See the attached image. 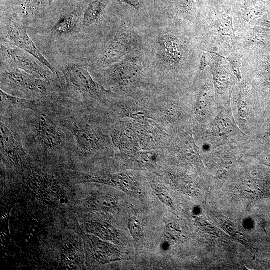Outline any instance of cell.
<instances>
[{"label":"cell","mask_w":270,"mask_h":270,"mask_svg":"<svg viewBox=\"0 0 270 270\" xmlns=\"http://www.w3.org/2000/svg\"><path fill=\"white\" fill-rule=\"evenodd\" d=\"M50 100L38 109L22 112L13 118L18 127L24 148L45 155L75 152L73 140L61 124Z\"/></svg>","instance_id":"cell-1"},{"label":"cell","mask_w":270,"mask_h":270,"mask_svg":"<svg viewBox=\"0 0 270 270\" xmlns=\"http://www.w3.org/2000/svg\"><path fill=\"white\" fill-rule=\"evenodd\" d=\"M190 24L186 21L174 22L158 31L152 42L156 63L170 70L192 64L199 68L206 50L196 26L190 28Z\"/></svg>","instance_id":"cell-2"},{"label":"cell","mask_w":270,"mask_h":270,"mask_svg":"<svg viewBox=\"0 0 270 270\" xmlns=\"http://www.w3.org/2000/svg\"><path fill=\"white\" fill-rule=\"evenodd\" d=\"M198 12L194 24L206 51L226 56L236 51L234 10L214 1Z\"/></svg>","instance_id":"cell-3"},{"label":"cell","mask_w":270,"mask_h":270,"mask_svg":"<svg viewBox=\"0 0 270 270\" xmlns=\"http://www.w3.org/2000/svg\"><path fill=\"white\" fill-rule=\"evenodd\" d=\"M0 82L1 86L21 92L28 99L46 100L54 96L50 80L38 78L8 66L1 68Z\"/></svg>","instance_id":"cell-4"},{"label":"cell","mask_w":270,"mask_h":270,"mask_svg":"<svg viewBox=\"0 0 270 270\" xmlns=\"http://www.w3.org/2000/svg\"><path fill=\"white\" fill-rule=\"evenodd\" d=\"M66 80V89L70 97L74 99L90 97L106 101L110 92L95 82L87 68L80 64H70L62 70Z\"/></svg>","instance_id":"cell-5"},{"label":"cell","mask_w":270,"mask_h":270,"mask_svg":"<svg viewBox=\"0 0 270 270\" xmlns=\"http://www.w3.org/2000/svg\"><path fill=\"white\" fill-rule=\"evenodd\" d=\"M142 42L141 38L134 30L122 28L104 48L98 60V66L106 68L118 62L126 55L138 50Z\"/></svg>","instance_id":"cell-6"},{"label":"cell","mask_w":270,"mask_h":270,"mask_svg":"<svg viewBox=\"0 0 270 270\" xmlns=\"http://www.w3.org/2000/svg\"><path fill=\"white\" fill-rule=\"evenodd\" d=\"M21 134L16 121L0 116V154L11 164L20 167L26 156Z\"/></svg>","instance_id":"cell-7"},{"label":"cell","mask_w":270,"mask_h":270,"mask_svg":"<svg viewBox=\"0 0 270 270\" xmlns=\"http://www.w3.org/2000/svg\"><path fill=\"white\" fill-rule=\"evenodd\" d=\"M1 54L8 66L24 70L38 78L50 80L52 75H54L34 56L14 46H2Z\"/></svg>","instance_id":"cell-8"},{"label":"cell","mask_w":270,"mask_h":270,"mask_svg":"<svg viewBox=\"0 0 270 270\" xmlns=\"http://www.w3.org/2000/svg\"><path fill=\"white\" fill-rule=\"evenodd\" d=\"M146 61L138 50L106 68V74L110 82L120 84L132 82L143 72Z\"/></svg>","instance_id":"cell-9"},{"label":"cell","mask_w":270,"mask_h":270,"mask_svg":"<svg viewBox=\"0 0 270 270\" xmlns=\"http://www.w3.org/2000/svg\"><path fill=\"white\" fill-rule=\"evenodd\" d=\"M6 28V37L10 44L34 56L59 78L58 72L40 52L34 42L28 36L26 26L22 22L10 18L7 22Z\"/></svg>","instance_id":"cell-10"},{"label":"cell","mask_w":270,"mask_h":270,"mask_svg":"<svg viewBox=\"0 0 270 270\" xmlns=\"http://www.w3.org/2000/svg\"><path fill=\"white\" fill-rule=\"evenodd\" d=\"M0 116L12 118L26 110H36L44 100L22 98L10 95L0 89Z\"/></svg>","instance_id":"cell-11"},{"label":"cell","mask_w":270,"mask_h":270,"mask_svg":"<svg viewBox=\"0 0 270 270\" xmlns=\"http://www.w3.org/2000/svg\"><path fill=\"white\" fill-rule=\"evenodd\" d=\"M78 16L74 12L66 14L55 22L52 28V32L56 36H66L78 34L80 30Z\"/></svg>","instance_id":"cell-12"},{"label":"cell","mask_w":270,"mask_h":270,"mask_svg":"<svg viewBox=\"0 0 270 270\" xmlns=\"http://www.w3.org/2000/svg\"><path fill=\"white\" fill-rule=\"evenodd\" d=\"M179 16L183 20L195 24L199 12L194 0H174Z\"/></svg>","instance_id":"cell-13"},{"label":"cell","mask_w":270,"mask_h":270,"mask_svg":"<svg viewBox=\"0 0 270 270\" xmlns=\"http://www.w3.org/2000/svg\"><path fill=\"white\" fill-rule=\"evenodd\" d=\"M106 6L98 0L92 2L84 12L82 20V24L85 26H89L98 22L102 16Z\"/></svg>","instance_id":"cell-14"},{"label":"cell","mask_w":270,"mask_h":270,"mask_svg":"<svg viewBox=\"0 0 270 270\" xmlns=\"http://www.w3.org/2000/svg\"><path fill=\"white\" fill-rule=\"evenodd\" d=\"M98 182L110 183L122 190L130 194L134 193L136 186L135 182L130 177L124 175H117L106 178H96Z\"/></svg>","instance_id":"cell-15"},{"label":"cell","mask_w":270,"mask_h":270,"mask_svg":"<svg viewBox=\"0 0 270 270\" xmlns=\"http://www.w3.org/2000/svg\"><path fill=\"white\" fill-rule=\"evenodd\" d=\"M228 61L233 74L236 77L238 81L240 82L242 79V56L237 51L232 52L226 56H224Z\"/></svg>","instance_id":"cell-16"},{"label":"cell","mask_w":270,"mask_h":270,"mask_svg":"<svg viewBox=\"0 0 270 270\" xmlns=\"http://www.w3.org/2000/svg\"><path fill=\"white\" fill-rule=\"evenodd\" d=\"M128 228L130 232L136 240H138L142 236V228L138 219L136 216H132L128 222Z\"/></svg>","instance_id":"cell-17"},{"label":"cell","mask_w":270,"mask_h":270,"mask_svg":"<svg viewBox=\"0 0 270 270\" xmlns=\"http://www.w3.org/2000/svg\"><path fill=\"white\" fill-rule=\"evenodd\" d=\"M48 0H28V10L34 15L43 10L46 6Z\"/></svg>","instance_id":"cell-18"},{"label":"cell","mask_w":270,"mask_h":270,"mask_svg":"<svg viewBox=\"0 0 270 270\" xmlns=\"http://www.w3.org/2000/svg\"><path fill=\"white\" fill-rule=\"evenodd\" d=\"M156 194L159 200L164 204L172 206V202L171 198L166 191L164 190H158Z\"/></svg>","instance_id":"cell-19"},{"label":"cell","mask_w":270,"mask_h":270,"mask_svg":"<svg viewBox=\"0 0 270 270\" xmlns=\"http://www.w3.org/2000/svg\"><path fill=\"white\" fill-rule=\"evenodd\" d=\"M100 206L105 208H112L116 207V204L114 200L111 197H103L98 200Z\"/></svg>","instance_id":"cell-20"},{"label":"cell","mask_w":270,"mask_h":270,"mask_svg":"<svg viewBox=\"0 0 270 270\" xmlns=\"http://www.w3.org/2000/svg\"><path fill=\"white\" fill-rule=\"evenodd\" d=\"M122 2H124L130 6H132L137 10H139L140 7V0H121Z\"/></svg>","instance_id":"cell-21"},{"label":"cell","mask_w":270,"mask_h":270,"mask_svg":"<svg viewBox=\"0 0 270 270\" xmlns=\"http://www.w3.org/2000/svg\"><path fill=\"white\" fill-rule=\"evenodd\" d=\"M246 104L243 101H240L239 104V110L240 116L242 117H245L246 114Z\"/></svg>","instance_id":"cell-22"},{"label":"cell","mask_w":270,"mask_h":270,"mask_svg":"<svg viewBox=\"0 0 270 270\" xmlns=\"http://www.w3.org/2000/svg\"><path fill=\"white\" fill-rule=\"evenodd\" d=\"M154 4L156 7H158L162 0H153Z\"/></svg>","instance_id":"cell-23"},{"label":"cell","mask_w":270,"mask_h":270,"mask_svg":"<svg viewBox=\"0 0 270 270\" xmlns=\"http://www.w3.org/2000/svg\"><path fill=\"white\" fill-rule=\"evenodd\" d=\"M204 0H196L197 3L198 4V5H203L204 4Z\"/></svg>","instance_id":"cell-24"}]
</instances>
